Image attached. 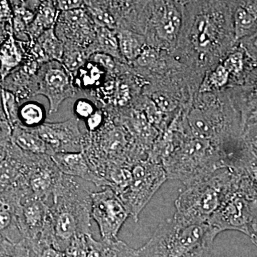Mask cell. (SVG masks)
Wrapping results in <instances>:
<instances>
[{
    "label": "cell",
    "mask_w": 257,
    "mask_h": 257,
    "mask_svg": "<svg viewBox=\"0 0 257 257\" xmlns=\"http://www.w3.org/2000/svg\"><path fill=\"white\" fill-rule=\"evenodd\" d=\"M99 109L94 101L87 98H79L74 102V114L77 119L85 121L91 115Z\"/></svg>",
    "instance_id": "obj_35"
},
{
    "label": "cell",
    "mask_w": 257,
    "mask_h": 257,
    "mask_svg": "<svg viewBox=\"0 0 257 257\" xmlns=\"http://www.w3.org/2000/svg\"><path fill=\"white\" fill-rule=\"evenodd\" d=\"M243 41L246 42V44L243 45V48L246 50L248 55L257 61V32L252 36L243 40Z\"/></svg>",
    "instance_id": "obj_46"
},
{
    "label": "cell",
    "mask_w": 257,
    "mask_h": 257,
    "mask_svg": "<svg viewBox=\"0 0 257 257\" xmlns=\"http://www.w3.org/2000/svg\"><path fill=\"white\" fill-rule=\"evenodd\" d=\"M144 114L149 122L154 126H160L162 121L161 111L152 100H146L143 103Z\"/></svg>",
    "instance_id": "obj_41"
},
{
    "label": "cell",
    "mask_w": 257,
    "mask_h": 257,
    "mask_svg": "<svg viewBox=\"0 0 257 257\" xmlns=\"http://www.w3.org/2000/svg\"><path fill=\"white\" fill-rule=\"evenodd\" d=\"M158 57V54L157 51L150 47H147L145 45L144 47L141 54L139 55L133 63L139 67H144V68H149L156 63Z\"/></svg>",
    "instance_id": "obj_39"
},
{
    "label": "cell",
    "mask_w": 257,
    "mask_h": 257,
    "mask_svg": "<svg viewBox=\"0 0 257 257\" xmlns=\"http://www.w3.org/2000/svg\"><path fill=\"white\" fill-rule=\"evenodd\" d=\"M115 32L121 57L125 62L133 63L145 47V38L138 32L127 29L117 28Z\"/></svg>",
    "instance_id": "obj_25"
},
{
    "label": "cell",
    "mask_w": 257,
    "mask_h": 257,
    "mask_svg": "<svg viewBox=\"0 0 257 257\" xmlns=\"http://www.w3.org/2000/svg\"><path fill=\"white\" fill-rule=\"evenodd\" d=\"M36 130L48 147L50 156L55 153L82 152L84 134L76 117L60 122L45 121Z\"/></svg>",
    "instance_id": "obj_9"
},
{
    "label": "cell",
    "mask_w": 257,
    "mask_h": 257,
    "mask_svg": "<svg viewBox=\"0 0 257 257\" xmlns=\"http://www.w3.org/2000/svg\"><path fill=\"white\" fill-rule=\"evenodd\" d=\"M13 10L10 2L0 1V23H13Z\"/></svg>",
    "instance_id": "obj_45"
},
{
    "label": "cell",
    "mask_w": 257,
    "mask_h": 257,
    "mask_svg": "<svg viewBox=\"0 0 257 257\" xmlns=\"http://www.w3.org/2000/svg\"><path fill=\"white\" fill-rule=\"evenodd\" d=\"M217 234L207 224L166 219L140 248V257H207Z\"/></svg>",
    "instance_id": "obj_3"
},
{
    "label": "cell",
    "mask_w": 257,
    "mask_h": 257,
    "mask_svg": "<svg viewBox=\"0 0 257 257\" xmlns=\"http://www.w3.org/2000/svg\"><path fill=\"white\" fill-rule=\"evenodd\" d=\"M55 3L56 8L60 13L84 8V1L82 0H67V1L59 0V1H55Z\"/></svg>",
    "instance_id": "obj_44"
},
{
    "label": "cell",
    "mask_w": 257,
    "mask_h": 257,
    "mask_svg": "<svg viewBox=\"0 0 257 257\" xmlns=\"http://www.w3.org/2000/svg\"><path fill=\"white\" fill-rule=\"evenodd\" d=\"M63 252L66 257L87 256V235L74 239Z\"/></svg>",
    "instance_id": "obj_37"
},
{
    "label": "cell",
    "mask_w": 257,
    "mask_h": 257,
    "mask_svg": "<svg viewBox=\"0 0 257 257\" xmlns=\"http://www.w3.org/2000/svg\"><path fill=\"white\" fill-rule=\"evenodd\" d=\"M91 207L92 192L73 177L62 175L40 241L63 252L76 238L92 234Z\"/></svg>",
    "instance_id": "obj_1"
},
{
    "label": "cell",
    "mask_w": 257,
    "mask_h": 257,
    "mask_svg": "<svg viewBox=\"0 0 257 257\" xmlns=\"http://www.w3.org/2000/svg\"><path fill=\"white\" fill-rule=\"evenodd\" d=\"M89 61L101 67L108 74H114L116 69V60L111 56L103 53H94L89 57Z\"/></svg>",
    "instance_id": "obj_40"
},
{
    "label": "cell",
    "mask_w": 257,
    "mask_h": 257,
    "mask_svg": "<svg viewBox=\"0 0 257 257\" xmlns=\"http://www.w3.org/2000/svg\"><path fill=\"white\" fill-rule=\"evenodd\" d=\"M197 36L199 46L207 47L210 45L214 36L211 24L206 20H199L197 24Z\"/></svg>",
    "instance_id": "obj_38"
},
{
    "label": "cell",
    "mask_w": 257,
    "mask_h": 257,
    "mask_svg": "<svg viewBox=\"0 0 257 257\" xmlns=\"http://www.w3.org/2000/svg\"><path fill=\"white\" fill-rule=\"evenodd\" d=\"M86 257H140V248L135 249L119 239L96 241L92 234L87 235Z\"/></svg>",
    "instance_id": "obj_19"
},
{
    "label": "cell",
    "mask_w": 257,
    "mask_h": 257,
    "mask_svg": "<svg viewBox=\"0 0 257 257\" xmlns=\"http://www.w3.org/2000/svg\"><path fill=\"white\" fill-rule=\"evenodd\" d=\"M49 205L31 194L20 199L18 209L19 224L23 239L27 241H40L46 224Z\"/></svg>",
    "instance_id": "obj_12"
},
{
    "label": "cell",
    "mask_w": 257,
    "mask_h": 257,
    "mask_svg": "<svg viewBox=\"0 0 257 257\" xmlns=\"http://www.w3.org/2000/svg\"><path fill=\"white\" fill-rule=\"evenodd\" d=\"M25 44L15 40L13 31L0 46V83L28 59Z\"/></svg>",
    "instance_id": "obj_18"
},
{
    "label": "cell",
    "mask_w": 257,
    "mask_h": 257,
    "mask_svg": "<svg viewBox=\"0 0 257 257\" xmlns=\"http://www.w3.org/2000/svg\"><path fill=\"white\" fill-rule=\"evenodd\" d=\"M230 74L222 64L218 66L208 76L205 82L200 87V92H207L212 89H220L228 84Z\"/></svg>",
    "instance_id": "obj_31"
},
{
    "label": "cell",
    "mask_w": 257,
    "mask_h": 257,
    "mask_svg": "<svg viewBox=\"0 0 257 257\" xmlns=\"http://www.w3.org/2000/svg\"><path fill=\"white\" fill-rule=\"evenodd\" d=\"M59 13L55 1H42L35 19L28 28L31 42L35 41L44 32L55 28Z\"/></svg>",
    "instance_id": "obj_22"
},
{
    "label": "cell",
    "mask_w": 257,
    "mask_h": 257,
    "mask_svg": "<svg viewBox=\"0 0 257 257\" xmlns=\"http://www.w3.org/2000/svg\"><path fill=\"white\" fill-rule=\"evenodd\" d=\"M257 32V2H239L234 5L233 33L235 41H241Z\"/></svg>",
    "instance_id": "obj_17"
},
{
    "label": "cell",
    "mask_w": 257,
    "mask_h": 257,
    "mask_svg": "<svg viewBox=\"0 0 257 257\" xmlns=\"http://www.w3.org/2000/svg\"><path fill=\"white\" fill-rule=\"evenodd\" d=\"M62 175L50 155H33L26 176L29 192L47 202L52 197Z\"/></svg>",
    "instance_id": "obj_11"
},
{
    "label": "cell",
    "mask_w": 257,
    "mask_h": 257,
    "mask_svg": "<svg viewBox=\"0 0 257 257\" xmlns=\"http://www.w3.org/2000/svg\"><path fill=\"white\" fill-rule=\"evenodd\" d=\"M46 111L36 101L27 100L19 106L18 124L23 127L36 130L45 122Z\"/></svg>",
    "instance_id": "obj_26"
},
{
    "label": "cell",
    "mask_w": 257,
    "mask_h": 257,
    "mask_svg": "<svg viewBox=\"0 0 257 257\" xmlns=\"http://www.w3.org/2000/svg\"><path fill=\"white\" fill-rule=\"evenodd\" d=\"M247 81L248 92H244L246 94L244 97L246 100L245 104L247 107L246 115H250V118H252L257 115V69L251 73Z\"/></svg>",
    "instance_id": "obj_32"
},
{
    "label": "cell",
    "mask_w": 257,
    "mask_h": 257,
    "mask_svg": "<svg viewBox=\"0 0 257 257\" xmlns=\"http://www.w3.org/2000/svg\"><path fill=\"white\" fill-rule=\"evenodd\" d=\"M91 215L103 240L118 239V234L130 214L121 198L109 187L92 192Z\"/></svg>",
    "instance_id": "obj_7"
},
{
    "label": "cell",
    "mask_w": 257,
    "mask_h": 257,
    "mask_svg": "<svg viewBox=\"0 0 257 257\" xmlns=\"http://www.w3.org/2000/svg\"><path fill=\"white\" fill-rule=\"evenodd\" d=\"M106 113L101 109H98L87 119H86V127L87 133H94L99 130L105 123Z\"/></svg>",
    "instance_id": "obj_42"
},
{
    "label": "cell",
    "mask_w": 257,
    "mask_h": 257,
    "mask_svg": "<svg viewBox=\"0 0 257 257\" xmlns=\"http://www.w3.org/2000/svg\"><path fill=\"white\" fill-rule=\"evenodd\" d=\"M251 120V122L243 127L242 137L253 156L257 157V115Z\"/></svg>",
    "instance_id": "obj_36"
},
{
    "label": "cell",
    "mask_w": 257,
    "mask_h": 257,
    "mask_svg": "<svg viewBox=\"0 0 257 257\" xmlns=\"http://www.w3.org/2000/svg\"><path fill=\"white\" fill-rule=\"evenodd\" d=\"M37 95L45 96L49 101V113L57 112L62 103L77 92L73 75L64 64L52 61L40 65L37 71Z\"/></svg>",
    "instance_id": "obj_8"
},
{
    "label": "cell",
    "mask_w": 257,
    "mask_h": 257,
    "mask_svg": "<svg viewBox=\"0 0 257 257\" xmlns=\"http://www.w3.org/2000/svg\"><path fill=\"white\" fill-rule=\"evenodd\" d=\"M29 257H66L64 252L40 241H27Z\"/></svg>",
    "instance_id": "obj_33"
},
{
    "label": "cell",
    "mask_w": 257,
    "mask_h": 257,
    "mask_svg": "<svg viewBox=\"0 0 257 257\" xmlns=\"http://www.w3.org/2000/svg\"><path fill=\"white\" fill-rule=\"evenodd\" d=\"M235 171L222 168L187 186L175 201L177 219L191 224H207L229 192Z\"/></svg>",
    "instance_id": "obj_4"
},
{
    "label": "cell",
    "mask_w": 257,
    "mask_h": 257,
    "mask_svg": "<svg viewBox=\"0 0 257 257\" xmlns=\"http://www.w3.org/2000/svg\"><path fill=\"white\" fill-rule=\"evenodd\" d=\"M106 72L95 63L88 61L78 71L72 74L77 90L81 89L93 94L105 81Z\"/></svg>",
    "instance_id": "obj_23"
},
{
    "label": "cell",
    "mask_w": 257,
    "mask_h": 257,
    "mask_svg": "<svg viewBox=\"0 0 257 257\" xmlns=\"http://www.w3.org/2000/svg\"><path fill=\"white\" fill-rule=\"evenodd\" d=\"M40 67V64L28 57L21 66L0 83V87L13 93L19 103L22 99H29L36 96V77Z\"/></svg>",
    "instance_id": "obj_13"
},
{
    "label": "cell",
    "mask_w": 257,
    "mask_h": 257,
    "mask_svg": "<svg viewBox=\"0 0 257 257\" xmlns=\"http://www.w3.org/2000/svg\"><path fill=\"white\" fill-rule=\"evenodd\" d=\"M249 236L252 242L257 246V220L253 224L251 231H250L249 236Z\"/></svg>",
    "instance_id": "obj_47"
},
{
    "label": "cell",
    "mask_w": 257,
    "mask_h": 257,
    "mask_svg": "<svg viewBox=\"0 0 257 257\" xmlns=\"http://www.w3.org/2000/svg\"><path fill=\"white\" fill-rule=\"evenodd\" d=\"M152 101H154L160 111H170L175 108V101L165 94L155 93L152 96Z\"/></svg>",
    "instance_id": "obj_43"
},
{
    "label": "cell",
    "mask_w": 257,
    "mask_h": 257,
    "mask_svg": "<svg viewBox=\"0 0 257 257\" xmlns=\"http://www.w3.org/2000/svg\"><path fill=\"white\" fill-rule=\"evenodd\" d=\"M2 241H3V240H2L1 239H0V245H1Z\"/></svg>",
    "instance_id": "obj_49"
},
{
    "label": "cell",
    "mask_w": 257,
    "mask_h": 257,
    "mask_svg": "<svg viewBox=\"0 0 257 257\" xmlns=\"http://www.w3.org/2000/svg\"><path fill=\"white\" fill-rule=\"evenodd\" d=\"M158 12L155 19V26L160 38L172 42L177 37L182 25V15L175 5L166 4Z\"/></svg>",
    "instance_id": "obj_20"
},
{
    "label": "cell",
    "mask_w": 257,
    "mask_h": 257,
    "mask_svg": "<svg viewBox=\"0 0 257 257\" xmlns=\"http://www.w3.org/2000/svg\"><path fill=\"white\" fill-rule=\"evenodd\" d=\"M0 257H29V248L25 240L19 243L2 241Z\"/></svg>",
    "instance_id": "obj_34"
},
{
    "label": "cell",
    "mask_w": 257,
    "mask_h": 257,
    "mask_svg": "<svg viewBox=\"0 0 257 257\" xmlns=\"http://www.w3.org/2000/svg\"><path fill=\"white\" fill-rule=\"evenodd\" d=\"M2 88V87H1ZM2 104L5 116L12 128L18 124L19 102L15 94L2 88Z\"/></svg>",
    "instance_id": "obj_30"
},
{
    "label": "cell",
    "mask_w": 257,
    "mask_h": 257,
    "mask_svg": "<svg viewBox=\"0 0 257 257\" xmlns=\"http://www.w3.org/2000/svg\"><path fill=\"white\" fill-rule=\"evenodd\" d=\"M21 195L14 189L0 193V239L12 243L23 241L18 209Z\"/></svg>",
    "instance_id": "obj_14"
},
{
    "label": "cell",
    "mask_w": 257,
    "mask_h": 257,
    "mask_svg": "<svg viewBox=\"0 0 257 257\" xmlns=\"http://www.w3.org/2000/svg\"><path fill=\"white\" fill-rule=\"evenodd\" d=\"M28 57L42 64L52 61H62L64 44L57 37L55 28L50 29L29 45Z\"/></svg>",
    "instance_id": "obj_16"
},
{
    "label": "cell",
    "mask_w": 257,
    "mask_h": 257,
    "mask_svg": "<svg viewBox=\"0 0 257 257\" xmlns=\"http://www.w3.org/2000/svg\"><path fill=\"white\" fill-rule=\"evenodd\" d=\"M162 164L168 179L191 185L222 168H228L224 152L207 140L170 130L168 152Z\"/></svg>",
    "instance_id": "obj_2"
},
{
    "label": "cell",
    "mask_w": 257,
    "mask_h": 257,
    "mask_svg": "<svg viewBox=\"0 0 257 257\" xmlns=\"http://www.w3.org/2000/svg\"><path fill=\"white\" fill-rule=\"evenodd\" d=\"M89 59L87 49L74 44H64V52L61 62L70 73H75L87 63Z\"/></svg>",
    "instance_id": "obj_28"
},
{
    "label": "cell",
    "mask_w": 257,
    "mask_h": 257,
    "mask_svg": "<svg viewBox=\"0 0 257 257\" xmlns=\"http://www.w3.org/2000/svg\"><path fill=\"white\" fill-rule=\"evenodd\" d=\"M11 142L20 150L26 153L36 155H50L48 147L40 138L36 130L16 125L13 128Z\"/></svg>",
    "instance_id": "obj_21"
},
{
    "label": "cell",
    "mask_w": 257,
    "mask_h": 257,
    "mask_svg": "<svg viewBox=\"0 0 257 257\" xmlns=\"http://www.w3.org/2000/svg\"><path fill=\"white\" fill-rule=\"evenodd\" d=\"M55 32L62 43L87 49L95 39L96 27L84 8L59 13Z\"/></svg>",
    "instance_id": "obj_10"
},
{
    "label": "cell",
    "mask_w": 257,
    "mask_h": 257,
    "mask_svg": "<svg viewBox=\"0 0 257 257\" xmlns=\"http://www.w3.org/2000/svg\"><path fill=\"white\" fill-rule=\"evenodd\" d=\"M6 155V147L0 146V163L4 160Z\"/></svg>",
    "instance_id": "obj_48"
},
{
    "label": "cell",
    "mask_w": 257,
    "mask_h": 257,
    "mask_svg": "<svg viewBox=\"0 0 257 257\" xmlns=\"http://www.w3.org/2000/svg\"><path fill=\"white\" fill-rule=\"evenodd\" d=\"M89 57L94 53L106 54L115 60L124 61L120 53L116 32L105 28H96V37L87 49Z\"/></svg>",
    "instance_id": "obj_24"
},
{
    "label": "cell",
    "mask_w": 257,
    "mask_h": 257,
    "mask_svg": "<svg viewBox=\"0 0 257 257\" xmlns=\"http://www.w3.org/2000/svg\"><path fill=\"white\" fill-rule=\"evenodd\" d=\"M167 179L160 162L147 158L133 166L131 182L119 196L135 222H138L140 213Z\"/></svg>",
    "instance_id": "obj_6"
},
{
    "label": "cell",
    "mask_w": 257,
    "mask_h": 257,
    "mask_svg": "<svg viewBox=\"0 0 257 257\" xmlns=\"http://www.w3.org/2000/svg\"><path fill=\"white\" fill-rule=\"evenodd\" d=\"M84 9L92 18L96 28H105L115 31L116 20L108 8V1H84Z\"/></svg>",
    "instance_id": "obj_27"
},
{
    "label": "cell",
    "mask_w": 257,
    "mask_h": 257,
    "mask_svg": "<svg viewBox=\"0 0 257 257\" xmlns=\"http://www.w3.org/2000/svg\"><path fill=\"white\" fill-rule=\"evenodd\" d=\"M256 220V191L247 176L235 171L229 192L207 224L217 235L224 231H238L249 236Z\"/></svg>",
    "instance_id": "obj_5"
},
{
    "label": "cell",
    "mask_w": 257,
    "mask_h": 257,
    "mask_svg": "<svg viewBox=\"0 0 257 257\" xmlns=\"http://www.w3.org/2000/svg\"><path fill=\"white\" fill-rule=\"evenodd\" d=\"M50 157L63 175L79 177L101 188L106 187L104 181L90 168L82 152L55 153Z\"/></svg>",
    "instance_id": "obj_15"
},
{
    "label": "cell",
    "mask_w": 257,
    "mask_h": 257,
    "mask_svg": "<svg viewBox=\"0 0 257 257\" xmlns=\"http://www.w3.org/2000/svg\"><path fill=\"white\" fill-rule=\"evenodd\" d=\"M246 51L243 47L234 50L225 59L222 65L229 72L230 75L241 80L245 74L246 68Z\"/></svg>",
    "instance_id": "obj_29"
}]
</instances>
